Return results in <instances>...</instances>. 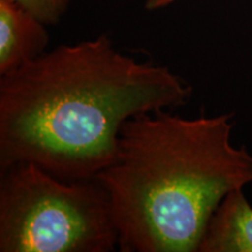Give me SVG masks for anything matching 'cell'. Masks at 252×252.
Returning <instances> with one entry per match:
<instances>
[{
  "label": "cell",
  "instance_id": "obj_4",
  "mask_svg": "<svg viewBox=\"0 0 252 252\" xmlns=\"http://www.w3.org/2000/svg\"><path fill=\"white\" fill-rule=\"evenodd\" d=\"M46 26L14 0H0V76L45 54Z\"/></svg>",
  "mask_w": 252,
  "mask_h": 252
},
{
  "label": "cell",
  "instance_id": "obj_7",
  "mask_svg": "<svg viewBox=\"0 0 252 252\" xmlns=\"http://www.w3.org/2000/svg\"><path fill=\"white\" fill-rule=\"evenodd\" d=\"M178 0H146L145 8L147 11H157V9L165 8L167 6L174 4Z\"/></svg>",
  "mask_w": 252,
  "mask_h": 252
},
{
  "label": "cell",
  "instance_id": "obj_2",
  "mask_svg": "<svg viewBox=\"0 0 252 252\" xmlns=\"http://www.w3.org/2000/svg\"><path fill=\"white\" fill-rule=\"evenodd\" d=\"M232 115L172 110L124 123L115 160L96 178L109 195L122 252H198L230 191L252 182V154L231 144Z\"/></svg>",
  "mask_w": 252,
  "mask_h": 252
},
{
  "label": "cell",
  "instance_id": "obj_1",
  "mask_svg": "<svg viewBox=\"0 0 252 252\" xmlns=\"http://www.w3.org/2000/svg\"><path fill=\"white\" fill-rule=\"evenodd\" d=\"M193 88L102 34L62 45L0 76V171L31 162L63 180L96 178L128 119L182 108Z\"/></svg>",
  "mask_w": 252,
  "mask_h": 252
},
{
  "label": "cell",
  "instance_id": "obj_3",
  "mask_svg": "<svg viewBox=\"0 0 252 252\" xmlns=\"http://www.w3.org/2000/svg\"><path fill=\"white\" fill-rule=\"evenodd\" d=\"M0 251L111 252L118 234L97 178L63 180L31 162L0 171Z\"/></svg>",
  "mask_w": 252,
  "mask_h": 252
},
{
  "label": "cell",
  "instance_id": "obj_6",
  "mask_svg": "<svg viewBox=\"0 0 252 252\" xmlns=\"http://www.w3.org/2000/svg\"><path fill=\"white\" fill-rule=\"evenodd\" d=\"M40 21L49 26L62 20L70 6L77 0H14Z\"/></svg>",
  "mask_w": 252,
  "mask_h": 252
},
{
  "label": "cell",
  "instance_id": "obj_5",
  "mask_svg": "<svg viewBox=\"0 0 252 252\" xmlns=\"http://www.w3.org/2000/svg\"><path fill=\"white\" fill-rule=\"evenodd\" d=\"M198 252H252V207L243 189L223 198L208 223Z\"/></svg>",
  "mask_w": 252,
  "mask_h": 252
}]
</instances>
